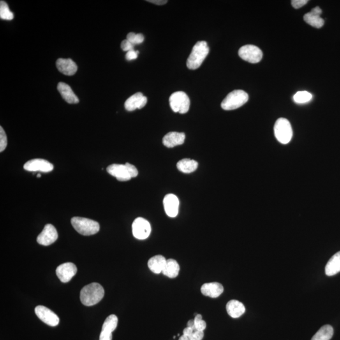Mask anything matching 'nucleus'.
<instances>
[{"label":"nucleus","instance_id":"obj_27","mask_svg":"<svg viewBox=\"0 0 340 340\" xmlns=\"http://www.w3.org/2000/svg\"><path fill=\"white\" fill-rule=\"evenodd\" d=\"M118 324L117 317L112 314L106 319L102 326V332L112 334L113 331L116 329Z\"/></svg>","mask_w":340,"mask_h":340},{"label":"nucleus","instance_id":"obj_30","mask_svg":"<svg viewBox=\"0 0 340 340\" xmlns=\"http://www.w3.org/2000/svg\"><path fill=\"white\" fill-rule=\"evenodd\" d=\"M127 40L130 42L133 45H140L145 41V37L143 34H134V32H130L127 34Z\"/></svg>","mask_w":340,"mask_h":340},{"label":"nucleus","instance_id":"obj_28","mask_svg":"<svg viewBox=\"0 0 340 340\" xmlns=\"http://www.w3.org/2000/svg\"><path fill=\"white\" fill-rule=\"evenodd\" d=\"M13 17V13L9 9L8 4L4 1H0V18L3 20H11Z\"/></svg>","mask_w":340,"mask_h":340},{"label":"nucleus","instance_id":"obj_35","mask_svg":"<svg viewBox=\"0 0 340 340\" xmlns=\"http://www.w3.org/2000/svg\"><path fill=\"white\" fill-rule=\"evenodd\" d=\"M307 3H308L307 0H292L291 1L292 6L295 9L301 8L303 6L306 5Z\"/></svg>","mask_w":340,"mask_h":340},{"label":"nucleus","instance_id":"obj_21","mask_svg":"<svg viewBox=\"0 0 340 340\" xmlns=\"http://www.w3.org/2000/svg\"><path fill=\"white\" fill-rule=\"evenodd\" d=\"M226 310L229 315L233 318H240L246 311L244 304L237 300L229 301L226 305Z\"/></svg>","mask_w":340,"mask_h":340},{"label":"nucleus","instance_id":"obj_3","mask_svg":"<svg viewBox=\"0 0 340 340\" xmlns=\"http://www.w3.org/2000/svg\"><path fill=\"white\" fill-rule=\"evenodd\" d=\"M248 95L242 90H234L229 94L221 103V107L225 110H233L242 107L248 101Z\"/></svg>","mask_w":340,"mask_h":340},{"label":"nucleus","instance_id":"obj_42","mask_svg":"<svg viewBox=\"0 0 340 340\" xmlns=\"http://www.w3.org/2000/svg\"><path fill=\"white\" fill-rule=\"evenodd\" d=\"M179 340H191L190 338L186 336V335H183L180 338Z\"/></svg>","mask_w":340,"mask_h":340},{"label":"nucleus","instance_id":"obj_26","mask_svg":"<svg viewBox=\"0 0 340 340\" xmlns=\"http://www.w3.org/2000/svg\"><path fill=\"white\" fill-rule=\"evenodd\" d=\"M334 328L330 325H325L314 335L311 340H330L334 336Z\"/></svg>","mask_w":340,"mask_h":340},{"label":"nucleus","instance_id":"obj_18","mask_svg":"<svg viewBox=\"0 0 340 340\" xmlns=\"http://www.w3.org/2000/svg\"><path fill=\"white\" fill-rule=\"evenodd\" d=\"M224 292V288L218 282H211L203 284L201 288V292L207 297L217 298Z\"/></svg>","mask_w":340,"mask_h":340},{"label":"nucleus","instance_id":"obj_29","mask_svg":"<svg viewBox=\"0 0 340 340\" xmlns=\"http://www.w3.org/2000/svg\"><path fill=\"white\" fill-rule=\"evenodd\" d=\"M313 96L308 92H298L293 97V101L297 103H305L312 100Z\"/></svg>","mask_w":340,"mask_h":340},{"label":"nucleus","instance_id":"obj_9","mask_svg":"<svg viewBox=\"0 0 340 340\" xmlns=\"http://www.w3.org/2000/svg\"><path fill=\"white\" fill-rule=\"evenodd\" d=\"M35 313L42 321L50 327H54L59 325V317L48 307L43 306H37L35 308Z\"/></svg>","mask_w":340,"mask_h":340},{"label":"nucleus","instance_id":"obj_11","mask_svg":"<svg viewBox=\"0 0 340 340\" xmlns=\"http://www.w3.org/2000/svg\"><path fill=\"white\" fill-rule=\"evenodd\" d=\"M24 168L29 172L48 173L52 172L54 169V166L45 159H33L27 162L24 166Z\"/></svg>","mask_w":340,"mask_h":340},{"label":"nucleus","instance_id":"obj_4","mask_svg":"<svg viewBox=\"0 0 340 340\" xmlns=\"http://www.w3.org/2000/svg\"><path fill=\"white\" fill-rule=\"evenodd\" d=\"M71 224L78 233L83 236L94 235L100 230L98 223L84 217H73L71 219Z\"/></svg>","mask_w":340,"mask_h":340},{"label":"nucleus","instance_id":"obj_36","mask_svg":"<svg viewBox=\"0 0 340 340\" xmlns=\"http://www.w3.org/2000/svg\"><path fill=\"white\" fill-rule=\"evenodd\" d=\"M139 51H135V50H131L127 52L126 55V58L127 61H132V60L138 58Z\"/></svg>","mask_w":340,"mask_h":340},{"label":"nucleus","instance_id":"obj_37","mask_svg":"<svg viewBox=\"0 0 340 340\" xmlns=\"http://www.w3.org/2000/svg\"><path fill=\"white\" fill-rule=\"evenodd\" d=\"M126 164L128 166L129 172H130L131 177L135 178L137 177L138 175V171L137 170V168H136V166H134V165H131V164L129 163H126Z\"/></svg>","mask_w":340,"mask_h":340},{"label":"nucleus","instance_id":"obj_6","mask_svg":"<svg viewBox=\"0 0 340 340\" xmlns=\"http://www.w3.org/2000/svg\"><path fill=\"white\" fill-rule=\"evenodd\" d=\"M169 101L173 112L182 114L188 112L191 106L189 97L184 92H175L170 96Z\"/></svg>","mask_w":340,"mask_h":340},{"label":"nucleus","instance_id":"obj_40","mask_svg":"<svg viewBox=\"0 0 340 340\" xmlns=\"http://www.w3.org/2000/svg\"><path fill=\"white\" fill-rule=\"evenodd\" d=\"M147 1L149 2V3L158 4V5H163V4H165L168 2L166 0L165 1V0H148Z\"/></svg>","mask_w":340,"mask_h":340},{"label":"nucleus","instance_id":"obj_43","mask_svg":"<svg viewBox=\"0 0 340 340\" xmlns=\"http://www.w3.org/2000/svg\"><path fill=\"white\" fill-rule=\"evenodd\" d=\"M37 177H38V178H40L41 177V174H38V176H37Z\"/></svg>","mask_w":340,"mask_h":340},{"label":"nucleus","instance_id":"obj_25","mask_svg":"<svg viewBox=\"0 0 340 340\" xmlns=\"http://www.w3.org/2000/svg\"><path fill=\"white\" fill-rule=\"evenodd\" d=\"M177 167L178 170L184 173H191L198 168V163L191 159H183L178 162Z\"/></svg>","mask_w":340,"mask_h":340},{"label":"nucleus","instance_id":"obj_15","mask_svg":"<svg viewBox=\"0 0 340 340\" xmlns=\"http://www.w3.org/2000/svg\"><path fill=\"white\" fill-rule=\"evenodd\" d=\"M147 101V97L143 96L142 93L138 92L131 97L125 102V108L127 111L132 112L136 109H141L145 107Z\"/></svg>","mask_w":340,"mask_h":340},{"label":"nucleus","instance_id":"obj_31","mask_svg":"<svg viewBox=\"0 0 340 340\" xmlns=\"http://www.w3.org/2000/svg\"><path fill=\"white\" fill-rule=\"evenodd\" d=\"M194 323H195L196 330L203 332L206 328V323L202 320V316L201 314H196Z\"/></svg>","mask_w":340,"mask_h":340},{"label":"nucleus","instance_id":"obj_1","mask_svg":"<svg viewBox=\"0 0 340 340\" xmlns=\"http://www.w3.org/2000/svg\"><path fill=\"white\" fill-rule=\"evenodd\" d=\"M105 291L100 284L92 283L85 286L80 292V300L86 306H94L103 299Z\"/></svg>","mask_w":340,"mask_h":340},{"label":"nucleus","instance_id":"obj_23","mask_svg":"<svg viewBox=\"0 0 340 340\" xmlns=\"http://www.w3.org/2000/svg\"><path fill=\"white\" fill-rule=\"evenodd\" d=\"M340 272V251L335 254L328 261L325 267V274L328 276H334Z\"/></svg>","mask_w":340,"mask_h":340},{"label":"nucleus","instance_id":"obj_17","mask_svg":"<svg viewBox=\"0 0 340 340\" xmlns=\"http://www.w3.org/2000/svg\"><path fill=\"white\" fill-rule=\"evenodd\" d=\"M186 140V134L177 132H170L163 139V145L169 148L174 147L184 144Z\"/></svg>","mask_w":340,"mask_h":340},{"label":"nucleus","instance_id":"obj_12","mask_svg":"<svg viewBox=\"0 0 340 340\" xmlns=\"http://www.w3.org/2000/svg\"><path fill=\"white\" fill-rule=\"evenodd\" d=\"M107 171L110 175L115 177L120 182L129 181L132 179L128 166L126 163L125 165L112 164L108 166Z\"/></svg>","mask_w":340,"mask_h":340},{"label":"nucleus","instance_id":"obj_20","mask_svg":"<svg viewBox=\"0 0 340 340\" xmlns=\"http://www.w3.org/2000/svg\"><path fill=\"white\" fill-rule=\"evenodd\" d=\"M57 90L66 102L70 104L79 102V99H78V97L74 93L71 88L66 83L63 82L58 83Z\"/></svg>","mask_w":340,"mask_h":340},{"label":"nucleus","instance_id":"obj_14","mask_svg":"<svg viewBox=\"0 0 340 340\" xmlns=\"http://www.w3.org/2000/svg\"><path fill=\"white\" fill-rule=\"evenodd\" d=\"M164 208L166 214L170 217H177L179 214L180 202L174 194H168L163 199Z\"/></svg>","mask_w":340,"mask_h":340},{"label":"nucleus","instance_id":"obj_13","mask_svg":"<svg viewBox=\"0 0 340 340\" xmlns=\"http://www.w3.org/2000/svg\"><path fill=\"white\" fill-rule=\"evenodd\" d=\"M77 273V267L73 263H65L59 265L56 269L57 276L63 283H67L72 279Z\"/></svg>","mask_w":340,"mask_h":340},{"label":"nucleus","instance_id":"obj_5","mask_svg":"<svg viewBox=\"0 0 340 340\" xmlns=\"http://www.w3.org/2000/svg\"><path fill=\"white\" fill-rule=\"evenodd\" d=\"M275 138L282 144L287 145L292 140L293 132L290 122L285 118H280L274 126Z\"/></svg>","mask_w":340,"mask_h":340},{"label":"nucleus","instance_id":"obj_19","mask_svg":"<svg viewBox=\"0 0 340 340\" xmlns=\"http://www.w3.org/2000/svg\"><path fill=\"white\" fill-rule=\"evenodd\" d=\"M56 66L60 72L67 76L74 75L78 70L77 65L70 59H57Z\"/></svg>","mask_w":340,"mask_h":340},{"label":"nucleus","instance_id":"obj_16","mask_svg":"<svg viewBox=\"0 0 340 340\" xmlns=\"http://www.w3.org/2000/svg\"><path fill=\"white\" fill-rule=\"evenodd\" d=\"M321 14H322V10L320 7H315L312 9L310 12L304 16V20L307 24L320 29L325 24V20L321 17Z\"/></svg>","mask_w":340,"mask_h":340},{"label":"nucleus","instance_id":"obj_38","mask_svg":"<svg viewBox=\"0 0 340 340\" xmlns=\"http://www.w3.org/2000/svg\"><path fill=\"white\" fill-rule=\"evenodd\" d=\"M112 334L110 333L104 332L101 331L100 335V340H112Z\"/></svg>","mask_w":340,"mask_h":340},{"label":"nucleus","instance_id":"obj_34","mask_svg":"<svg viewBox=\"0 0 340 340\" xmlns=\"http://www.w3.org/2000/svg\"><path fill=\"white\" fill-rule=\"evenodd\" d=\"M204 337V333L202 331H194L193 335L190 337L191 340H202Z\"/></svg>","mask_w":340,"mask_h":340},{"label":"nucleus","instance_id":"obj_8","mask_svg":"<svg viewBox=\"0 0 340 340\" xmlns=\"http://www.w3.org/2000/svg\"><path fill=\"white\" fill-rule=\"evenodd\" d=\"M133 234L138 240L146 239L151 234V228L149 222L143 217H138L133 222Z\"/></svg>","mask_w":340,"mask_h":340},{"label":"nucleus","instance_id":"obj_41","mask_svg":"<svg viewBox=\"0 0 340 340\" xmlns=\"http://www.w3.org/2000/svg\"><path fill=\"white\" fill-rule=\"evenodd\" d=\"M187 327L191 328L194 331L196 330L195 323H194V320H191L189 321L188 323H187Z\"/></svg>","mask_w":340,"mask_h":340},{"label":"nucleus","instance_id":"obj_7","mask_svg":"<svg viewBox=\"0 0 340 340\" xmlns=\"http://www.w3.org/2000/svg\"><path fill=\"white\" fill-rule=\"evenodd\" d=\"M238 54L242 59L253 64L258 63L263 57L260 49L253 45L243 46L240 49Z\"/></svg>","mask_w":340,"mask_h":340},{"label":"nucleus","instance_id":"obj_24","mask_svg":"<svg viewBox=\"0 0 340 340\" xmlns=\"http://www.w3.org/2000/svg\"><path fill=\"white\" fill-rule=\"evenodd\" d=\"M180 270V265L177 261L173 259H169L166 261L165 267L162 273L169 278L174 279L179 275Z\"/></svg>","mask_w":340,"mask_h":340},{"label":"nucleus","instance_id":"obj_2","mask_svg":"<svg viewBox=\"0 0 340 340\" xmlns=\"http://www.w3.org/2000/svg\"><path fill=\"white\" fill-rule=\"evenodd\" d=\"M209 52V48L208 47L206 42L199 41L196 43L187 59V68L193 70L199 68Z\"/></svg>","mask_w":340,"mask_h":340},{"label":"nucleus","instance_id":"obj_10","mask_svg":"<svg viewBox=\"0 0 340 340\" xmlns=\"http://www.w3.org/2000/svg\"><path fill=\"white\" fill-rule=\"evenodd\" d=\"M57 238H58V234H57L56 229L52 224H49L45 226L43 231L38 236L37 242L43 246H49L54 243Z\"/></svg>","mask_w":340,"mask_h":340},{"label":"nucleus","instance_id":"obj_39","mask_svg":"<svg viewBox=\"0 0 340 340\" xmlns=\"http://www.w3.org/2000/svg\"><path fill=\"white\" fill-rule=\"evenodd\" d=\"M194 332V331L191 328L187 327L184 330V332H183V335H186V336L190 338L191 337V335H193Z\"/></svg>","mask_w":340,"mask_h":340},{"label":"nucleus","instance_id":"obj_32","mask_svg":"<svg viewBox=\"0 0 340 340\" xmlns=\"http://www.w3.org/2000/svg\"><path fill=\"white\" fill-rule=\"evenodd\" d=\"M7 146V137L3 127H0V152H3Z\"/></svg>","mask_w":340,"mask_h":340},{"label":"nucleus","instance_id":"obj_33","mask_svg":"<svg viewBox=\"0 0 340 340\" xmlns=\"http://www.w3.org/2000/svg\"><path fill=\"white\" fill-rule=\"evenodd\" d=\"M134 45L131 44L130 42L127 40H124L121 43V48L124 51L128 52L129 50L134 49Z\"/></svg>","mask_w":340,"mask_h":340},{"label":"nucleus","instance_id":"obj_22","mask_svg":"<svg viewBox=\"0 0 340 340\" xmlns=\"http://www.w3.org/2000/svg\"><path fill=\"white\" fill-rule=\"evenodd\" d=\"M166 258L162 255H156L152 256L148 261V267L151 270V272L156 274H160L163 272L166 263Z\"/></svg>","mask_w":340,"mask_h":340}]
</instances>
